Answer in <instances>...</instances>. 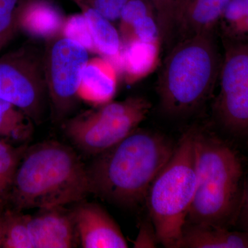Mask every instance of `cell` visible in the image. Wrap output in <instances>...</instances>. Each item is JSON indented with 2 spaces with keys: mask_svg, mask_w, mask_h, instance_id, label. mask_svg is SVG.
Masks as SVG:
<instances>
[{
  "mask_svg": "<svg viewBox=\"0 0 248 248\" xmlns=\"http://www.w3.org/2000/svg\"><path fill=\"white\" fill-rule=\"evenodd\" d=\"M174 147L164 135L136 130L97 155L88 169L91 192L109 203L133 207L146 200Z\"/></svg>",
  "mask_w": 248,
  "mask_h": 248,
  "instance_id": "cell-1",
  "label": "cell"
},
{
  "mask_svg": "<svg viewBox=\"0 0 248 248\" xmlns=\"http://www.w3.org/2000/svg\"><path fill=\"white\" fill-rule=\"evenodd\" d=\"M91 192L88 169L76 152L59 142L47 141L24 153L9 197L20 211L63 206Z\"/></svg>",
  "mask_w": 248,
  "mask_h": 248,
  "instance_id": "cell-2",
  "label": "cell"
},
{
  "mask_svg": "<svg viewBox=\"0 0 248 248\" xmlns=\"http://www.w3.org/2000/svg\"><path fill=\"white\" fill-rule=\"evenodd\" d=\"M221 62L215 30L179 40L165 60L156 86L162 112L183 118L199 111L213 94Z\"/></svg>",
  "mask_w": 248,
  "mask_h": 248,
  "instance_id": "cell-3",
  "label": "cell"
},
{
  "mask_svg": "<svg viewBox=\"0 0 248 248\" xmlns=\"http://www.w3.org/2000/svg\"><path fill=\"white\" fill-rule=\"evenodd\" d=\"M196 150L197 187L186 223L228 228L239 215L242 162L226 142L199 129Z\"/></svg>",
  "mask_w": 248,
  "mask_h": 248,
  "instance_id": "cell-4",
  "label": "cell"
},
{
  "mask_svg": "<svg viewBox=\"0 0 248 248\" xmlns=\"http://www.w3.org/2000/svg\"><path fill=\"white\" fill-rule=\"evenodd\" d=\"M197 128L186 132L156 175L146 202L158 241L179 248L197 187Z\"/></svg>",
  "mask_w": 248,
  "mask_h": 248,
  "instance_id": "cell-5",
  "label": "cell"
},
{
  "mask_svg": "<svg viewBox=\"0 0 248 248\" xmlns=\"http://www.w3.org/2000/svg\"><path fill=\"white\" fill-rule=\"evenodd\" d=\"M151 108L149 101L141 97L110 102L70 120L65 130L79 149L97 156L136 130Z\"/></svg>",
  "mask_w": 248,
  "mask_h": 248,
  "instance_id": "cell-6",
  "label": "cell"
},
{
  "mask_svg": "<svg viewBox=\"0 0 248 248\" xmlns=\"http://www.w3.org/2000/svg\"><path fill=\"white\" fill-rule=\"evenodd\" d=\"M0 98L35 123L44 117L48 97L44 56L26 45L0 57Z\"/></svg>",
  "mask_w": 248,
  "mask_h": 248,
  "instance_id": "cell-7",
  "label": "cell"
},
{
  "mask_svg": "<svg viewBox=\"0 0 248 248\" xmlns=\"http://www.w3.org/2000/svg\"><path fill=\"white\" fill-rule=\"evenodd\" d=\"M222 40L224 55L214 118L228 135L248 141V42Z\"/></svg>",
  "mask_w": 248,
  "mask_h": 248,
  "instance_id": "cell-8",
  "label": "cell"
},
{
  "mask_svg": "<svg viewBox=\"0 0 248 248\" xmlns=\"http://www.w3.org/2000/svg\"><path fill=\"white\" fill-rule=\"evenodd\" d=\"M89 60L87 49L63 36L47 47L44 55L46 83L55 120L64 117L79 97L81 75Z\"/></svg>",
  "mask_w": 248,
  "mask_h": 248,
  "instance_id": "cell-9",
  "label": "cell"
},
{
  "mask_svg": "<svg viewBox=\"0 0 248 248\" xmlns=\"http://www.w3.org/2000/svg\"><path fill=\"white\" fill-rule=\"evenodd\" d=\"M78 240L84 248L128 247L120 228L97 204L81 203L71 212Z\"/></svg>",
  "mask_w": 248,
  "mask_h": 248,
  "instance_id": "cell-10",
  "label": "cell"
},
{
  "mask_svg": "<svg viewBox=\"0 0 248 248\" xmlns=\"http://www.w3.org/2000/svg\"><path fill=\"white\" fill-rule=\"evenodd\" d=\"M62 207L41 209L40 213L29 216L28 227L33 248L76 246L78 234L73 215Z\"/></svg>",
  "mask_w": 248,
  "mask_h": 248,
  "instance_id": "cell-11",
  "label": "cell"
},
{
  "mask_svg": "<svg viewBox=\"0 0 248 248\" xmlns=\"http://www.w3.org/2000/svg\"><path fill=\"white\" fill-rule=\"evenodd\" d=\"M230 0H177L174 13L176 37L215 31Z\"/></svg>",
  "mask_w": 248,
  "mask_h": 248,
  "instance_id": "cell-12",
  "label": "cell"
},
{
  "mask_svg": "<svg viewBox=\"0 0 248 248\" xmlns=\"http://www.w3.org/2000/svg\"><path fill=\"white\" fill-rule=\"evenodd\" d=\"M118 73L107 58L89 60L83 69L78 97L95 105L110 102L117 92Z\"/></svg>",
  "mask_w": 248,
  "mask_h": 248,
  "instance_id": "cell-13",
  "label": "cell"
},
{
  "mask_svg": "<svg viewBox=\"0 0 248 248\" xmlns=\"http://www.w3.org/2000/svg\"><path fill=\"white\" fill-rule=\"evenodd\" d=\"M65 19L50 0H22L19 4V29L36 38H54L62 32Z\"/></svg>",
  "mask_w": 248,
  "mask_h": 248,
  "instance_id": "cell-14",
  "label": "cell"
},
{
  "mask_svg": "<svg viewBox=\"0 0 248 248\" xmlns=\"http://www.w3.org/2000/svg\"><path fill=\"white\" fill-rule=\"evenodd\" d=\"M161 42H146L132 38L123 42L114 65L128 84H134L154 71L159 62Z\"/></svg>",
  "mask_w": 248,
  "mask_h": 248,
  "instance_id": "cell-15",
  "label": "cell"
},
{
  "mask_svg": "<svg viewBox=\"0 0 248 248\" xmlns=\"http://www.w3.org/2000/svg\"><path fill=\"white\" fill-rule=\"evenodd\" d=\"M179 248H248V233L186 223Z\"/></svg>",
  "mask_w": 248,
  "mask_h": 248,
  "instance_id": "cell-16",
  "label": "cell"
},
{
  "mask_svg": "<svg viewBox=\"0 0 248 248\" xmlns=\"http://www.w3.org/2000/svg\"><path fill=\"white\" fill-rule=\"evenodd\" d=\"M88 24L97 53L112 63L120 57L123 42L110 21L89 6L80 5Z\"/></svg>",
  "mask_w": 248,
  "mask_h": 248,
  "instance_id": "cell-17",
  "label": "cell"
},
{
  "mask_svg": "<svg viewBox=\"0 0 248 248\" xmlns=\"http://www.w3.org/2000/svg\"><path fill=\"white\" fill-rule=\"evenodd\" d=\"M218 24L223 38L248 42V0H230Z\"/></svg>",
  "mask_w": 248,
  "mask_h": 248,
  "instance_id": "cell-18",
  "label": "cell"
},
{
  "mask_svg": "<svg viewBox=\"0 0 248 248\" xmlns=\"http://www.w3.org/2000/svg\"><path fill=\"white\" fill-rule=\"evenodd\" d=\"M32 131V120L18 108L0 98V136L23 140Z\"/></svg>",
  "mask_w": 248,
  "mask_h": 248,
  "instance_id": "cell-19",
  "label": "cell"
},
{
  "mask_svg": "<svg viewBox=\"0 0 248 248\" xmlns=\"http://www.w3.org/2000/svg\"><path fill=\"white\" fill-rule=\"evenodd\" d=\"M29 216L17 212H7L3 216V248H33L29 234Z\"/></svg>",
  "mask_w": 248,
  "mask_h": 248,
  "instance_id": "cell-20",
  "label": "cell"
},
{
  "mask_svg": "<svg viewBox=\"0 0 248 248\" xmlns=\"http://www.w3.org/2000/svg\"><path fill=\"white\" fill-rule=\"evenodd\" d=\"M23 150H16L0 141V205L9 197L10 190Z\"/></svg>",
  "mask_w": 248,
  "mask_h": 248,
  "instance_id": "cell-21",
  "label": "cell"
},
{
  "mask_svg": "<svg viewBox=\"0 0 248 248\" xmlns=\"http://www.w3.org/2000/svg\"><path fill=\"white\" fill-rule=\"evenodd\" d=\"M148 1L153 7L159 26L161 43L169 48L176 38L174 13L177 0H148Z\"/></svg>",
  "mask_w": 248,
  "mask_h": 248,
  "instance_id": "cell-22",
  "label": "cell"
},
{
  "mask_svg": "<svg viewBox=\"0 0 248 248\" xmlns=\"http://www.w3.org/2000/svg\"><path fill=\"white\" fill-rule=\"evenodd\" d=\"M62 33L63 37L74 41L89 52L97 53L89 24L84 14L73 15L65 19Z\"/></svg>",
  "mask_w": 248,
  "mask_h": 248,
  "instance_id": "cell-23",
  "label": "cell"
},
{
  "mask_svg": "<svg viewBox=\"0 0 248 248\" xmlns=\"http://www.w3.org/2000/svg\"><path fill=\"white\" fill-rule=\"evenodd\" d=\"M149 15L155 16L154 11L148 0H128L122 10L120 19L122 42H125L128 38L134 22Z\"/></svg>",
  "mask_w": 248,
  "mask_h": 248,
  "instance_id": "cell-24",
  "label": "cell"
},
{
  "mask_svg": "<svg viewBox=\"0 0 248 248\" xmlns=\"http://www.w3.org/2000/svg\"><path fill=\"white\" fill-rule=\"evenodd\" d=\"M132 38L146 42H161L159 26L155 16L149 15L135 21L125 42Z\"/></svg>",
  "mask_w": 248,
  "mask_h": 248,
  "instance_id": "cell-25",
  "label": "cell"
},
{
  "mask_svg": "<svg viewBox=\"0 0 248 248\" xmlns=\"http://www.w3.org/2000/svg\"><path fill=\"white\" fill-rule=\"evenodd\" d=\"M22 0H0V37L19 29V6Z\"/></svg>",
  "mask_w": 248,
  "mask_h": 248,
  "instance_id": "cell-26",
  "label": "cell"
},
{
  "mask_svg": "<svg viewBox=\"0 0 248 248\" xmlns=\"http://www.w3.org/2000/svg\"><path fill=\"white\" fill-rule=\"evenodd\" d=\"M77 4L89 6L110 22L120 19L124 6L128 0H73Z\"/></svg>",
  "mask_w": 248,
  "mask_h": 248,
  "instance_id": "cell-27",
  "label": "cell"
},
{
  "mask_svg": "<svg viewBox=\"0 0 248 248\" xmlns=\"http://www.w3.org/2000/svg\"><path fill=\"white\" fill-rule=\"evenodd\" d=\"M159 242L153 223L142 225L137 239L134 241L135 248H155Z\"/></svg>",
  "mask_w": 248,
  "mask_h": 248,
  "instance_id": "cell-28",
  "label": "cell"
},
{
  "mask_svg": "<svg viewBox=\"0 0 248 248\" xmlns=\"http://www.w3.org/2000/svg\"><path fill=\"white\" fill-rule=\"evenodd\" d=\"M237 218L241 220L244 231L248 233V179L244 186L242 199Z\"/></svg>",
  "mask_w": 248,
  "mask_h": 248,
  "instance_id": "cell-29",
  "label": "cell"
},
{
  "mask_svg": "<svg viewBox=\"0 0 248 248\" xmlns=\"http://www.w3.org/2000/svg\"><path fill=\"white\" fill-rule=\"evenodd\" d=\"M16 32H10V33L6 34L0 37V50H1L5 46L7 45L8 43L12 40L13 37L16 35Z\"/></svg>",
  "mask_w": 248,
  "mask_h": 248,
  "instance_id": "cell-30",
  "label": "cell"
},
{
  "mask_svg": "<svg viewBox=\"0 0 248 248\" xmlns=\"http://www.w3.org/2000/svg\"><path fill=\"white\" fill-rule=\"evenodd\" d=\"M3 234H4V222H3V216H0V247L2 246Z\"/></svg>",
  "mask_w": 248,
  "mask_h": 248,
  "instance_id": "cell-31",
  "label": "cell"
}]
</instances>
